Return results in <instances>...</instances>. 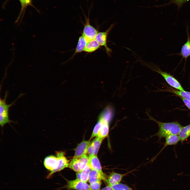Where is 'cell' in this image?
<instances>
[{
  "instance_id": "cell-1",
  "label": "cell",
  "mask_w": 190,
  "mask_h": 190,
  "mask_svg": "<svg viewBox=\"0 0 190 190\" xmlns=\"http://www.w3.org/2000/svg\"><path fill=\"white\" fill-rule=\"evenodd\" d=\"M147 114L149 119L155 122L158 125L159 129L158 131L153 136H157L159 140L163 138H165L172 135H178L182 126L178 121L170 122H164L158 121L152 117L148 113Z\"/></svg>"
},
{
  "instance_id": "cell-2",
  "label": "cell",
  "mask_w": 190,
  "mask_h": 190,
  "mask_svg": "<svg viewBox=\"0 0 190 190\" xmlns=\"http://www.w3.org/2000/svg\"><path fill=\"white\" fill-rule=\"evenodd\" d=\"M144 63L145 65L161 75L170 86L177 90L184 91L179 82L173 76L167 72L162 71L158 67L154 65H151L145 63Z\"/></svg>"
},
{
  "instance_id": "cell-3",
  "label": "cell",
  "mask_w": 190,
  "mask_h": 190,
  "mask_svg": "<svg viewBox=\"0 0 190 190\" xmlns=\"http://www.w3.org/2000/svg\"><path fill=\"white\" fill-rule=\"evenodd\" d=\"M8 95L7 92L6 93L3 99L0 100V125L2 127L7 123L12 122L9 118V111L10 107L13 106L17 99L10 104H7L6 99Z\"/></svg>"
},
{
  "instance_id": "cell-4",
  "label": "cell",
  "mask_w": 190,
  "mask_h": 190,
  "mask_svg": "<svg viewBox=\"0 0 190 190\" xmlns=\"http://www.w3.org/2000/svg\"><path fill=\"white\" fill-rule=\"evenodd\" d=\"M93 4L89 9H88V15L87 17L84 13L82 8L80 7L81 10L83 12V13L85 18L86 22L84 25V28L83 31L82 35L84 36L88 41L95 39L96 36L98 33L97 30L94 27L92 26L90 24L89 16V14L92 7Z\"/></svg>"
},
{
  "instance_id": "cell-5",
  "label": "cell",
  "mask_w": 190,
  "mask_h": 190,
  "mask_svg": "<svg viewBox=\"0 0 190 190\" xmlns=\"http://www.w3.org/2000/svg\"><path fill=\"white\" fill-rule=\"evenodd\" d=\"M43 164L45 168L50 172L47 177L49 178L56 172L59 164L58 158L53 155L48 156L44 158Z\"/></svg>"
},
{
  "instance_id": "cell-6",
  "label": "cell",
  "mask_w": 190,
  "mask_h": 190,
  "mask_svg": "<svg viewBox=\"0 0 190 190\" xmlns=\"http://www.w3.org/2000/svg\"><path fill=\"white\" fill-rule=\"evenodd\" d=\"M115 25V24H112L105 31L98 32L95 38L100 46H103L104 47L106 53L110 56L112 52V50L107 46V38L109 32L113 28Z\"/></svg>"
},
{
  "instance_id": "cell-7",
  "label": "cell",
  "mask_w": 190,
  "mask_h": 190,
  "mask_svg": "<svg viewBox=\"0 0 190 190\" xmlns=\"http://www.w3.org/2000/svg\"><path fill=\"white\" fill-rule=\"evenodd\" d=\"M88 162V159L86 156L79 158H73L68 167L77 172H81L87 165Z\"/></svg>"
},
{
  "instance_id": "cell-8",
  "label": "cell",
  "mask_w": 190,
  "mask_h": 190,
  "mask_svg": "<svg viewBox=\"0 0 190 190\" xmlns=\"http://www.w3.org/2000/svg\"><path fill=\"white\" fill-rule=\"evenodd\" d=\"M189 27L187 25L186 32L187 35V39L186 42L182 46L180 52L172 55H177L182 56V58L180 63L182 61L183 59H185V64L187 60L190 56V35L189 32Z\"/></svg>"
},
{
  "instance_id": "cell-9",
  "label": "cell",
  "mask_w": 190,
  "mask_h": 190,
  "mask_svg": "<svg viewBox=\"0 0 190 190\" xmlns=\"http://www.w3.org/2000/svg\"><path fill=\"white\" fill-rule=\"evenodd\" d=\"M66 186L68 190H90V186L87 182L79 179L67 181Z\"/></svg>"
},
{
  "instance_id": "cell-10",
  "label": "cell",
  "mask_w": 190,
  "mask_h": 190,
  "mask_svg": "<svg viewBox=\"0 0 190 190\" xmlns=\"http://www.w3.org/2000/svg\"><path fill=\"white\" fill-rule=\"evenodd\" d=\"M91 142L90 140H89L83 141L78 144L75 150L73 158H79L86 154Z\"/></svg>"
},
{
  "instance_id": "cell-11",
  "label": "cell",
  "mask_w": 190,
  "mask_h": 190,
  "mask_svg": "<svg viewBox=\"0 0 190 190\" xmlns=\"http://www.w3.org/2000/svg\"><path fill=\"white\" fill-rule=\"evenodd\" d=\"M107 179L106 174L103 172L101 173L96 170L91 169L88 181L91 184L102 180L105 181Z\"/></svg>"
},
{
  "instance_id": "cell-12",
  "label": "cell",
  "mask_w": 190,
  "mask_h": 190,
  "mask_svg": "<svg viewBox=\"0 0 190 190\" xmlns=\"http://www.w3.org/2000/svg\"><path fill=\"white\" fill-rule=\"evenodd\" d=\"M127 174H121L113 172L105 181L110 186L120 183L123 177Z\"/></svg>"
},
{
  "instance_id": "cell-13",
  "label": "cell",
  "mask_w": 190,
  "mask_h": 190,
  "mask_svg": "<svg viewBox=\"0 0 190 190\" xmlns=\"http://www.w3.org/2000/svg\"><path fill=\"white\" fill-rule=\"evenodd\" d=\"M179 141H180L179 138V136L177 135H172L166 137L163 146L158 154L153 159V160H154L167 146L175 145L178 143Z\"/></svg>"
},
{
  "instance_id": "cell-14",
  "label": "cell",
  "mask_w": 190,
  "mask_h": 190,
  "mask_svg": "<svg viewBox=\"0 0 190 190\" xmlns=\"http://www.w3.org/2000/svg\"><path fill=\"white\" fill-rule=\"evenodd\" d=\"M56 156L59 159V164L56 172L60 171L68 167L69 161L64 156V152H56Z\"/></svg>"
},
{
  "instance_id": "cell-15",
  "label": "cell",
  "mask_w": 190,
  "mask_h": 190,
  "mask_svg": "<svg viewBox=\"0 0 190 190\" xmlns=\"http://www.w3.org/2000/svg\"><path fill=\"white\" fill-rule=\"evenodd\" d=\"M89 158L88 164L91 169L96 170L101 173H103L97 155H93Z\"/></svg>"
},
{
  "instance_id": "cell-16",
  "label": "cell",
  "mask_w": 190,
  "mask_h": 190,
  "mask_svg": "<svg viewBox=\"0 0 190 190\" xmlns=\"http://www.w3.org/2000/svg\"><path fill=\"white\" fill-rule=\"evenodd\" d=\"M88 41L82 35L79 37L73 55L84 51Z\"/></svg>"
},
{
  "instance_id": "cell-17",
  "label": "cell",
  "mask_w": 190,
  "mask_h": 190,
  "mask_svg": "<svg viewBox=\"0 0 190 190\" xmlns=\"http://www.w3.org/2000/svg\"><path fill=\"white\" fill-rule=\"evenodd\" d=\"M100 46L95 39L88 41L84 51L87 53H92L98 50Z\"/></svg>"
},
{
  "instance_id": "cell-18",
  "label": "cell",
  "mask_w": 190,
  "mask_h": 190,
  "mask_svg": "<svg viewBox=\"0 0 190 190\" xmlns=\"http://www.w3.org/2000/svg\"><path fill=\"white\" fill-rule=\"evenodd\" d=\"M180 141L182 143L190 136V124L182 126L178 134Z\"/></svg>"
},
{
  "instance_id": "cell-19",
  "label": "cell",
  "mask_w": 190,
  "mask_h": 190,
  "mask_svg": "<svg viewBox=\"0 0 190 190\" xmlns=\"http://www.w3.org/2000/svg\"><path fill=\"white\" fill-rule=\"evenodd\" d=\"M9 0H6L5 2L6 3ZM21 5V10L17 19L15 22L17 23L20 20L22 15L23 14L25 11L26 7L28 6H33L32 4V0H19Z\"/></svg>"
},
{
  "instance_id": "cell-20",
  "label": "cell",
  "mask_w": 190,
  "mask_h": 190,
  "mask_svg": "<svg viewBox=\"0 0 190 190\" xmlns=\"http://www.w3.org/2000/svg\"><path fill=\"white\" fill-rule=\"evenodd\" d=\"M171 92L182 97L190 101V92L184 91H182L174 89L173 88L168 89L166 91Z\"/></svg>"
},
{
  "instance_id": "cell-21",
  "label": "cell",
  "mask_w": 190,
  "mask_h": 190,
  "mask_svg": "<svg viewBox=\"0 0 190 190\" xmlns=\"http://www.w3.org/2000/svg\"><path fill=\"white\" fill-rule=\"evenodd\" d=\"M91 169L88 164L80 172V180L86 182L88 180L89 174Z\"/></svg>"
},
{
  "instance_id": "cell-22",
  "label": "cell",
  "mask_w": 190,
  "mask_h": 190,
  "mask_svg": "<svg viewBox=\"0 0 190 190\" xmlns=\"http://www.w3.org/2000/svg\"><path fill=\"white\" fill-rule=\"evenodd\" d=\"M103 139L97 137L91 142L95 150V155H97Z\"/></svg>"
},
{
  "instance_id": "cell-23",
  "label": "cell",
  "mask_w": 190,
  "mask_h": 190,
  "mask_svg": "<svg viewBox=\"0 0 190 190\" xmlns=\"http://www.w3.org/2000/svg\"><path fill=\"white\" fill-rule=\"evenodd\" d=\"M102 124V119L99 117L98 121L94 127L90 139V140L95 137H97L99 130L101 127Z\"/></svg>"
},
{
  "instance_id": "cell-24",
  "label": "cell",
  "mask_w": 190,
  "mask_h": 190,
  "mask_svg": "<svg viewBox=\"0 0 190 190\" xmlns=\"http://www.w3.org/2000/svg\"><path fill=\"white\" fill-rule=\"evenodd\" d=\"M110 186L114 190H132L128 186L120 183Z\"/></svg>"
},
{
  "instance_id": "cell-25",
  "label": "cell",
  "mask_w": 190,
  "mask_h": 190,
  "mask_svg": "<svg viewBox=\"0 0 190 190\" xmlns=\"http://www.w3.org/2000/svg\"><path fill=\"white\" fill-rule=\"evenodd\" d=\"M189 0H172L169 3L167 4L166 5H168L170 4L173 3L177 5L179 9L182 5L188 1Z\"/></svg>"
},
{
  "instance_id": "cell-26",
  "label": "cell",
  "mask_w": 190,
  "mask_h": 190,
  "mask_svg": "<svg viewBox=\"0 0 190 190\" xmlns=\"http://www.w3.org/2000/svg\"><path fill=\"white\" fill-rule=\"evenodd\" d=\"M101 184V181L90 184V190H99Z\"/></svg>"
},
{
  "instance_id": "cell-27",
  "label": "cell",
  "mask_w": 190,
  "mask_h": 190,
  "mask_svg": "<svg viewBox=\"0 0 190 190\" xmlns=\"http://www.w3.org/2000/svg\"><path fill=\"white\" fill-rule=\"evenodd\" d=\"M87 154L89 157L95 155V150L91 142L88 147Z\"/></svg>"
},
{
  "instance_id": "cell-28",
  "label": "cell",
  "mask_w": 190,
  "mask_h": 190,
  "mask_svg": "<svg viewBox=\"0 0 190 190\" xmlns=\"http://www.w3.org/2000/svg\"><path fill=\"white\" fill-rule=\"evenodd\" d=\"M186 106L190 110V101L182 97H180Z\"/></svg>"
},
{
  "instance_id": "cell-29",
  "label": "cell",
  "mask_w": 190,
  "mask_h": 190,
  "mask_svg": "<svg viewBox=\"0 0 190 190\" xmlns=\"http://www.w3.org/2000/svg\"><path fill=\"white\" fill-rule=\"evenodd\" d=\"M99 190H114L109 185Z\"/></svg>"
},
{
  "instance_id": "cell-30",
  "label": "cell",
  "mask_w": 190,
  "mask_h": 190,
  "mask_svg": "<svg viewBox=\"0 0 190 190\" xmlns=\"http://www.w3.org/2000/svg\"></svg>"
}]
</instances>
